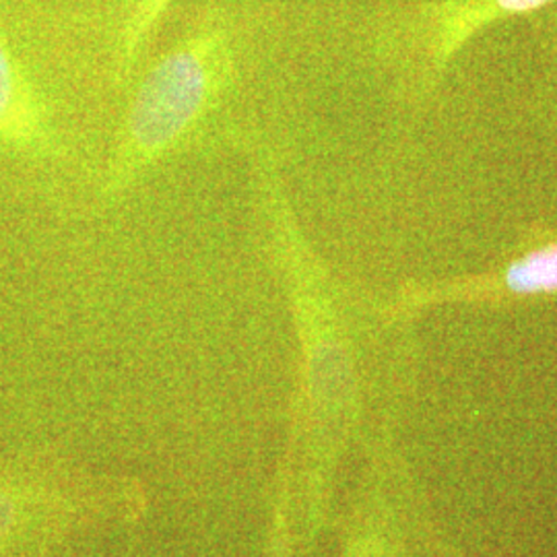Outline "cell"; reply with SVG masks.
<instances>
[{"instance_id":"5b68a950","label":"cell","mask_w":557,"mask_h":557,"mask_svg":"<svg viewBox=\"0 0 557 557\" xmlns=\"http://www.w3.org/2000/svg\"><path fill=\"white\" fill-rule=\"evenodd\" d=\"M168 2L170 0H143V4H140L143 11H140L139 20L135 21V36H137L135 46L139 44L143 34L153 25V21L160 17V13L165 9Z\"/></svg>"},{"instance_id":"6da1fadb","label":"cell","mask_w":557,"mask_h":557,"mask_svg":"<svg viewBox=\"0 0 557 557\" xmlns=\"http://www.w3.org/2000/svg\"><path fill=\"white\" fill-rule=\"evenodd\" d=\"M221 83L223 54L211 38L195 36L165 54L143 81L131 106L112 168L114 186H122L184 139Z\"/></svg>"},{"instance_id":"3957f363","label":"cell","mask_w":557,"mask_h":557,"mask_svg":"<svg viewBox=\"0 0 557 557\" xmlns=\"http://www.w3.org/2000/svg\"><path fill=\"white\" fill-rule=\"evenodd\" d=\"M557 0H428L411 21L419 79H440L458 50L496 21L541 11Z\"/></svg>"},{"instance_id":"52a82bcc","label":"cell","mask_w":557,"mask_h":557,"mask_svg":"<svg viewBox=\"0 0 557 557\" xmlns=\"http://www.w3.org/2000/svg\"><path fill=\"white\" fill-rule=\"evenodd\" d=\"M9 522H11V508L4 499L0 498V535L7 531Z\"/></svg>"},{"instance_id":"277c9868","label":"cell","mask_w":557,"mask_h":557,"mask_svg":"<svg viewBox=\"0 0 557 557\" xmlns=\"http://www.w3.org/2000/svg\"><path fill=\"white\" fill-rule=\"evenodd\" d=\"M34 133V110L25 98L15 66L0 46V137L27 139Z\"/></svg>"},{"instance_id":"7a4b0ae2","label":"cell","mask_w":557,"mask_h":557,"mask_svg":"<svg viewBox=\"0 0 557 557\" xmlns=\"http://www.w3.org/2000/svg\"><path fill=\"white\" fill-rule=\"evenodd\" d=\"M557 294V230H537L498 267L473 277L448 278L407 292V304L442 299L537 298Z\"/></svg>"},{"instance_id":"8992f818","label":"cell","mask_w":557,"mask_h":557,"mask_svg":"<svg viewBox=\"0 0 557 557\" xmlns=\"http://www.w3.org/2000/svg\"><path fill=\"white\" fill-rule=\"evenodd\" d=\"M547 87L541 91V98L545 101V108H549V114H557V75L547 77Z\"/></svg>"}]
</instances>
